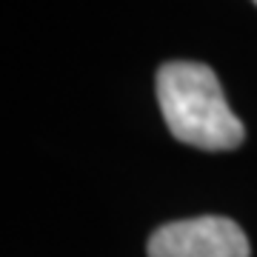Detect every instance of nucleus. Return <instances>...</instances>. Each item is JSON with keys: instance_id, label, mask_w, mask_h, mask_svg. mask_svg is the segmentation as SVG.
<instances>
[{"instance_id": "nucleus-1", "label": "nucleus", "mask_w": 257, "mask_h": 257, "mask_svg": "<svg viewBox=\"0 0 257 257\" xmlns=\"http://www.w3.org/2000/svg\"><path fill=\"white\" fill-rule=\"evenodd\" d=\"M157 103L169 132L203 152H231L246 138L240 117L229 109L223 86L209 66L172 60L157 72Z\"/></svg>"}, {"instance_id": "nucleus-3", "label": "nucleus", "mask_w": 257, "mask_h": 257, "mask_svg": "<svg viewBox=\"0 0 257 257\" xmlns=\"http://www.w3.org/2000/svg\"><path fill=\"white\" fill-rule=\"evenodd\" d=\"M251 3H254V6H257V0H251Z\"/></svg>"}, {"instance_id": "nucleus-2", "label": "nucleus", "mask_w": 257, "mask_h": 257, "mask_svg": "<svg viewBox=\"0 0 257 257\" xmlns=\"http://www.w3.org/2000/svg\"><path fill=\"white\" fill-rule=\"evenodd\" d=\"M149 257H248V240L234 220L206 214L160 226L149 237Z\"/></svg>"}]
</instances>
